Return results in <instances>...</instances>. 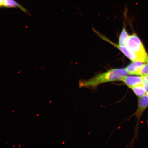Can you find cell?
I'll list each match as a JSON object with an SVG mask.
<instances>
[{"label": "cell", "mask_w": 148, "mask_h": 148, "mask_svg": "<svg viewBox=\"0 0 148 148\" xmlns=\"http://www.w3.org/2000/svg\"><path fill=\"white\" fill-rule=\"evenodd\" d=\"M145 64L141 61H134L129 64L125 69L129 75H138L140 70Z\"/></svg>", "instance_id": "5"}, {"label": "cell", "mask_w": 148, "mask_h": 148, "mask_svg": "<svg viewBox=\"0 0 148 148\" xmlns=\"http://www.w3.org/2000/svg\"><path fill=\"white\" fill-rule=\"evenodd\" d=\"M3 6L8 8H19L21 10L27 13L26 9L16 2L15 0H3Z\"/></svg>", "instance_id": "7"}, {"label": "cell", "mask_w": 148, "mask_h": 148, "mask_svg": "<svg viewBox=\"0 0 148 148\" xmlns=\"http://www.w3.org/2000/svg\"><path fill=\"white\" fill-rule=\"evenodd\" d=\"M148 106V92H147L145 95L140 97L138 99V110L136 112V115L140 116Z\"/></svg>", "instance_id": "6"}, {"label": "cell", "mask_w": 148, "mask_h": 148, "mask_svg": "<svg viewBox=\"0 0 148 148\" xmlns=\"http://www.w3.org/2000/svg\"><path fill=\"white\" fill-rule=\"evenodd\" d=\"M98 34H99V36H100L101 38L103 40L108 42L109 43L112 44V45L117 48L125 56H126L129 60L132 61V62L138 61L137 57H136V55L130 51L125 45H120L119 44L118 45V44L114 43V42L110 41V40L108 39V38H107L105 36H103V35L99 34V33H98Z\"/></svg>", "instance_id": "3"}, {"label": "cell", "mask_w": 148, "mask_h": 148, "mask_svg": "<svg viewBox=\"0 0 148 148\" xmlns=\"http://www.w3.org/2000/svg\"><path fill=\"white\" fill-rule=\"evenodd\" d=\"M129 36L125 27H123L119 38V44L120 45H125L126 41Z\"/></svg>", "instance_id": "8"}, {"label": "cell", "mask_w": 148, "mask_h": 148, "mask_svg": "<svg viewBox=\"0 0 148 148\" xmlns=\"http://www.w3.org/2000/svg\"><path fill=\"white\" fill-rule=\"evenodd\" d=\"M147 75H148V63H146L140 70L138 75L143 76Z\"/></svg>", "instance_id": "10"}, {"label": "cell", "mask_w": 148, "mask_h": 148, "mask_svg": "<svg viewBox=\"0 0 148 148\" xmlns=\"http://www.w3.org/2000/svg\"><path fill=\"white\" fill-rule=\"evenodd\" d=\"M143 78V82L142 86L145 89L147 92H148V75L142 76Z\"/></svg>", "instance_id": "11"}, {"label": "cell", "mask_w": 148, "mask_h": 148, "mask_svg": "<svg viewBox=\"0 0 148 148\" xmlns=\"http://www.w3.org/2000/svg\"><path fill=\"white\" fill-rule=\"evenodd\" d=\"M121 81H123L129 88H131L133 87L142 85L143 82V78L142 76H128L127 75L122 79Z\"/></svg>", "instance_id": "4"}, {"label": "cell", "mask_w": 148, "mask_h": 148, "mask_svg": "<svg viewBox=\"0 0 148 148\" xmlns=\"http://www.w3.org/2000/svg\"><path fill=\"white\" fill-rule=\"evenodd\" d=\"M127 49L137 57L138 60L148 62V55L141 40L137 35L134 33L129 36L125 43Z\"/></svg>", "instance_id": "2"}, {"label": "cell", "mask_w": 148, "mask_h": 148, "mask_svg": "<svg viewBox=\"0 0 148 148\" xmlns=\"http://www.w3.org/2000/svg\"><path fill=\"white\" fill-rule=\"evenodd\" d=\"M3 6V0H0V7Z\"/></svg>", "instance_id": "12"}, {"label": "cell", "mask_w": 148, "mask_h": 148, "mask_svg": "<svg viewBox=\"0 0 148 148\" xmlns=\"http://www.w3.org/2000/svg\"><path fill=\"white\" fill-rule=\"evenodd\" d=\"M128 75L125 68L112 69L98 74L88 80L80 81L79 86L80 88H96L103 83L121 81L122 79Z\"/></svg>", "instance_id": "1"}, {"label": "cell", "mask_w": 148, "mask_h": 148, "mask_svg": "<svg viewBox=\"0 0 148 148\" xmlns=\"http://www.w3.org/2000/svg\"><path fill=\"white\" fill-rule=\"evenodd\" d=\"M134 93L138 97H142L147 93L145 89L142 85L135 86L131 88Z\"/></svg>", "instance_id": "9"}]
</instances>
